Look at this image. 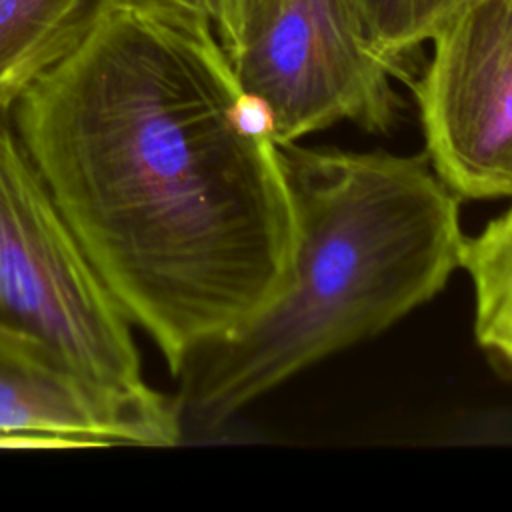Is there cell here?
I'll use <instances>...</instances> for the list:
<instances>
[{
    "mask_svg": "<svg viewBox=\"0 0 512 512\" xmlns=\"http://www.w3.org/2000/svg\"><path fill=\"white\" fill-rule=\"evenodd\" d=\"M282 0H220L214 32L224 52L246 44L278 10Z\"/></svg>",
    "mask_w": 512,
    "mask_h": 512,
    "instance_id": "30bf717a",
    "label": "cell"
},
{
    "mask_svg": "<svg viewBox=\"0 0 512 512\" xmlns=\"http://www.w3.org/2000/svg\"><path fill=\"white\" fill-rule=\"evenodd\" d=\"M472 0H356L376 50L398 66L400 58L434 34Z\"/></svg>",
    "mask_w": 512,
    "mask_h": 512,
    "instance_id": "9c48e42d",
    "label": "cell"
},
{
    "mask_svg": "<svg viewBox=\"0 0 512 512\" xmlns=\"http://www.w3.org/2000/svg\"><path fill=\"white\" fill-rule=\"evenodd\" d=\"M14 118L100 278L174 376L286 290L294 214L278 148L212 24L110 2Z\"/></svg>",
    "mask_w": 512,
    "mask_h": 512,
    "instance_id": "6da1fadb",
    "label": "cell"
},
{
    "mask_svg": "<svg viewBox=\"0 0 512 512\" xmlns=\"http://www.w3.org/2000/svg\"><path fill=\"white\" fill-rule=\"evenodd\" d=\"M110 0H0V104L16 100L96 26Z\"/></svg>",
    "mask_w": 512,
    "mask_h": 512,
    "instance_id": "52a82bcc",
    "label": "cell"
},
{
    "mask_svg": "<svg viewBox=\"0 0 512 512\" xmlns=\"http://www.w3.org/2000/svg\"><path fill=\"white\" fill-rule=\"evenodd\" d=\"M0 336L44 350L94 384L154 392L132 322L100 278L14 118L0 104Z\"/></svg>",
    "mask_w": 512,
    "mask_h": 512,
    "instance_id": "3957f363",
    "label": "cell"
},
{
    "mask_svg": "<svg viewBox=\"0 0 512 512\" xmlns=\"http://www.w3.org/2000/svg\"><path fill=\"white\" fill-rule=\"evenodd\" d=\"M182 436L176 400L106 390L56 356L0 336V446H174Z\"/></svg>",
    "mask_w": 512,
    "mask_h": 512,
    "instance_id": "8992f818",
    "label": "cell"
},
{
    "mask_svg": "<svg viewBox=\"0 0 512 512\" xmlns=\"http://www.w3.org/2000/svg\"><path fill=\"white\" fill-rule=\"evenodd\" d=\"M474 292V336L492 366L512 380V202L466 236L462 250Z\"/></svg>",
    "mask_w": 512,
    "mask_h": 512,
    "instance_id": "ba28073f",
    "label": "cell"
},
{
    "mask_svg": "<svg viewBox=\"0 0 512 512\" xmlns=\"http://www.w3.org/2000/svg\"><path fill=\"white\" fill-rule=\"evenodd\" d=\"M294 214L286 290L178 370L186 424L210 430L318 360L372 338L462 268L460 196L428 156L276 144Z\"/></svg>",
    "mask_w": 512,
    "mask_h": 512,
    "instance_id": "7a4b0ae2",
    "label": "cell"
},
{
    "mask_svg": "<svg viewBox=\"0 0 512 512\" xmlns=\"http://www.w3.org/2000/svg\"><path fill=\"white\" fill-rule=\"evenodd\" d=\"M228 62L266 114L276 144L348 120L386 132L400 98L398 72L374 46L356 0H282L270 20Z\"/></svg>",
    "mask_w": 512,
    "mask_h": 512,
    "instance_id": "277c9868",
    "label": "cell"
},
{
    "mask_svg": "<svg viewBox=\"0 0 512 512\" xmlns=\"http://www.w3.org/2000/svg\"><path fill=\"white\" fill-rule=\"evenodd\" d=\"M110 2L144 8V10L174 16V18L206 22L212 26L220 10V0H110Z\"/></svg>",
    "mask_w": 512,
    "mask_h": 512,
    "instance_id": "8fae6325",
    "label": "cell"
},
{
    "mask_svg": "<svg viewBox=\"0 0 512 512\" xmlns=\"http://www.w3.org/2000/svg\"><path fill=\"white\" fill-rule=\"evenodd\" d=\"M414 86L426 156L460 198L512 202V0H472Z\"/></svg>",
    "mask_w": 512,
    "mask_h": 512,
    "instance_id": "5b68a950",
    "label": "cell"
}]
</instances>
